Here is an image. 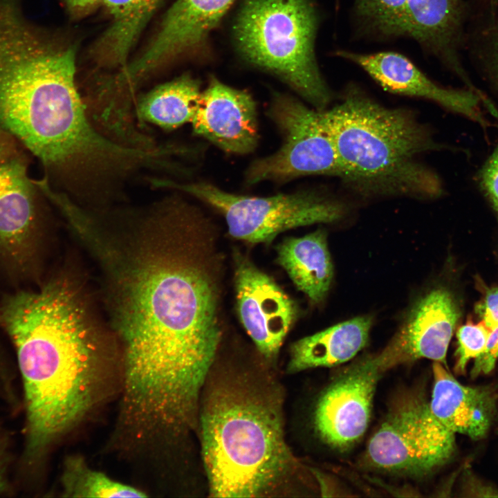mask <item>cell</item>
Here are the masks:
<instances>
[{
    "mask_svg": "<svg viewBox=\"0 0 498 498\" xmlns=\"http://www.w3.org/2000/svg\"><path fill=\"white\" fill-rule=\"evenodd\" d=\"M343 181L365 196L434 198L443 187L423 158L437 144L409 111L383 106L357 88L322 110Z\"/></svg>",
    "mask_w": 498,
    "mask_h": 498,
    "instance_id": "cell-4",
    "label": "cell"
},
{
    "mask_svg": "<svg viewBox=\"0 0 498 498\" xmlns=\"http://www.w3.org/2000/svg\"><path fill=\"white\" fill-rule=\"evenodd\" d=\"M479 181L498 217V145L481 168Z\"/></svg>",
    "mask_w": 498,
    "mask_h": 498,
    "instance_id": "cell-26",
    "label": "cell"
},
{
    "mask_svg": "<svg viewBox=\"0 0 498 498\" xmlns=\"http://www.w3.org/2000/svg\"><path fill=\"white\" fill-rule=\"evenodd\" d=\"M487 55L489 71L498 90V33L490 37Z\"/></svg>",
    "mask_w": 498,
    "mask_h": 498,
    "instance_id": "cell-29",
    "label": "cell"
},
{
    "mask_svg": "<svg viewBox=\"0 0 498 498\" xmlns=\"http://www.w3.org/2000/svg\"><path fill=\"white\" fill-rule=\"evenodd\" d=\"M434 385L430 409L448 430L481 439L490 427L496 412V398L492 389L461 384L443 364L434 362Z\"/></svg>",
    "mask_w": 498,
    "mask_h": 498,
    "instance_id": "cell-17",
    "label": "cell"
},
{
    "mask_svg": "<svg viewBox=\"0 0 498 498\" xmlns=\"http://www.w3.org/2000/svg\"><path fill=\"white\" fill-rule=\"evenodd\" d=\"M35 187L21 159L0 163V261L22 271L35 250Z\"/></svg>",
    "mask_w": 498,
    "mask_h": 498,
    "instance_id": "cell-15",
    "label": "cell"
},
{
    "mask_svg": "<svg viewBox=\"0 0 498 498\" xmlns=\"http://www.w3.org/2000/svg\"><path fill=\"white\" fill-rule=\"evenodd\" d=\"M267 116L277 127L282 142L275 153L249 165L244 175L246 184L282 183L308 175L341 178L337 151L322 111L295 97L277 93Z\"/></svg>",
    "mask_w": 498,
    "mask_h": 498,
    "instance_id": "cell-8",
    "label": "cell"
},
{
    "mask_svg": "<svg viewBox=\"0 0 498 498\" xmlns=\"http://www.w3.org/2000/svg\"><path fill=\"white\" fill-rule=\"evenodd\" d=\"M201 427L212 497L266 495L293 465L278 405L255 389L228 385L214 390L204 405Z\"/></svg>",
    "mask_w": 498,
    "mask_h": 498,
    "instance_id": "cell-5",
    "label": "cell"
},
{
    "mask_svg": "<svg viewBox=\"0 0 498 498\" xmlns=\"http://www.w3.org/2000/svg\"><path fill=\"white\" fill-rule=\"evenodd\" d=\"M190 122L195 134L225 152L246 154L257 146V113L253 98L216 77H211L201 93Z\"/></svg>",
    "mask_w": 498,
    "mask_h": 498,
    "instance_id": "cell-14",
    "label": "cell"
},
{
    "mask_svg": "<svg viewBox=\"0 0 498 498\" xmlns=\"http://www.w3.org/2000/svg\"><path fill=\"white\" fill-rule=\"evenodd\" d=\"M475 313L491 331L498 327V287H486Z\"/></svg>",
    "mask_w": 498,
    "mask_h": 498,
    "instance_id": "cell-27",
    "label": "cell"
},
{
    "mask_svg": "<svg viewBox=\"0 0 498 498\" xmlns=\"http://www.w3.org/2000/svg\"><path fill=\"white\" fill-rule=\"evenodd\" d=\"M75 75L73 48L48 44L18 4L0 3V127L81 196L122 176L134 151L94 127Z\"/></svg>",
    "mask_w": 498,
    "mask_h": 498,
    "instance_id": "cell-2",
    "label": "cell"
},
{
    "mask_svg": "<svg viewBox=\"0 0 498 498\" xmlns=\"http://www.w3.org/2000/svg\"><path fill=\"white\" fill-rule=\"evenodd\" d=\"M407 0H354V10L369 30L385 37L404 35Z\"/></svg>",
    "mask_w": 498,
    "mask_h": 498,
    "instance_id": "cell-24",
    "label": "cell"
},
{
    "mask_svg": "<svg viewBox=\"0 0 498 498\" xmlns=\"http://www.w3.org/2000/svg\"><path fill=\"white\" fill-rule=\"evenodd\" d=\"M7 133L0 127V163L13 157L15 153L14 145Z\"/></svg>",
    "mask_w": 498,
    "mask_h": 498,
    "instance_id": "cell-30",
    "label": "cell"
},
{
    "mask_svg": "<svg viewBox=\"0 0 498 498\" xmlns=\"http://www.w3.org/2000/svg\"><path fill=\"white\" fill-rule=\"evenodd\" d=\"M335 55L360 66L386 91L432 100L477 122L484 130L488 127V122L481 113L480 104L492 115L497 112L490 100L471 89L458 90L439 86L400 53L382 51L363 54L338 50Z\"/></svg>",
    "mask_w": 498,
    "mask_h": 498,
    "instance_id": "cell-13",
    "label": "cell"
},
{
    "mask_svg": "<svg viewBox=\"0 0 498 498\" xmlns=\"http://www.w3.org/2000/svg\"><path fill=\"white\" fill-rule=\"evenodd\" d=\"M154 185L181 191L210 205L223 216L232 237L252 243H269L291 228L337 221L345 212L337 200L312 190L259 197L230 193L205 182L182 184L156 178Z\"/></svg>",
    "mask_w": 498,
    "mask_h": 498,
    "instance_id": "cell-7",
    "label": "cell"
},
{
    "mask_svg": "<svg viewBox=\"0 0 498 498\" xmlns=\"http://www.w3.org/2000/svg\"><path fill=\"white\" fill-rule=\"evenodd\" d=\"M0 325L12 340L26 405V454L38 458L94 402L100 342L71 284L55 279L0 302Z\"/></svg>",
    "mask_w": 498,
    "mask_h": 498,
    "instance_id": "cell-3",
    "label": "cell"
},
{
    "mask_svg": "<svg viewBox=\"0 0 498 498\" xmlns=\"http://www.w3.org/2000/svg\"><path fill=\"white\" fill-rule=\"evenodd\" d=\"M66 1L71 8L84 10L102 1V0H66Z\"/></svg>",
    "mask_w": 498,
    "mask_h": 498,
    "instance_id": "cell-31",
    "label": "cell"
},
{
    "mask_svg": "<svg viewBox=\"0 0 498 498\" xmlns=\"http://www.w3.org/2000/svg\"><path fill=\"white\" fill-rule=\"evenodd\" d=\"M497 359L498 343L493 348L484 351L479 357L475 358L471 371V376L476 378L481 374H488L494 369Z\"/></svg>",
    "mask_w": 498,
    "mask_h": 498,
    "instance_id": "cell-28",
    "label": "cell"
},
{
    "mask_svg": "<svg viewBox=\"0 0 498 498\" xmlns=\"http://www.w3.org/2000/svg\"><path fill=\"white\" fill-rule=\"evenodd\" d=\"M371 319L353 318L294 342L290 351V372L333 367L352 359L367 343Z\"/></svg>",
    "mask_w": 498,
    "mask_h": 498,
    "instance_id": "cell-19",
    "label": "cell"
},
{
    "mask_svg": "<svg viewBox=\"0 0 498 498\" xmlns=\"http://www.w3.org/2000/svg\"><path fill=\"white\" fill-rule=\"evenodd\" d=\"M7 488L8 481L6 476L5 459L0 452V493L5 492Z\"/></svg>",
    "mask_w": 498,
    "mask_h": 498,
    "instance_id": "cell-32",
    "label": "cell"
},
{
    "mask_svg": "<svg viewBox=\"0 0 498 498\" xmlns=\"http://www.w3.org/2000/svg\"><path fill=\"white\" fill-rule=\"evenodd\" d=\"M491 331L483 321L478 324L468 321L458 329L455 353L456 373H463L469 360L477 358L484 352Z\"/></svg>",
    "mask_w": 498,
    "mask_h": 498,
    "instance_id": "cell-25",
    "label": "cell"
},
{
    "mask_svg": "<svg viewBox=\"0 0 498 498\" xmlns=\"http://www.w3.org/2000/svg\"><path fill=\"white\" fill-rule=\"evenodd\" d=\"M130 223L82 212L71 227L98 264L124 346V385L155 400L202 388L221 338L207 222L180 199Z\"/></svg>",
    "mask_w": 498,
    "mask_h": 498,
    "instance_id": "cell-1",
    "label": "cell"
},
{
    "mask_svg": "<svg viewBox=\"0 0 498 498\" xmlns=\"http://www.w3.org/2000/svg\"><path fill=\"white\" fill-rule=\"evenodd\" d=\"M463 0H407L404 35L443 60L465 83L474 86L458 59Z\"/></svg>",
    "mask_w": 498,
    "mask_h": 498,
    "instance_id": "cell-18",
    "label": "cell"
},
{
    "mask_svg": "<svg viewBox=\"0 0 498 498\" xmlns=\"http://www.w3.org/2000/svg\"><path fill=\"white\" fill-rule=\"evenodd\" d=\"M234 282L241 322L260 353L272 359L297 319V306L271 277L240 255Z\"/></svg>",
    "mask_w": 498,
    "mask_h": 498,
    "instance_id": "cell-11",
    "label": "cell"
},
{
    "mask_svg": "<svg viewBox=\"0 0 498 498\" xmlns=\"http://www.w3.org/2000/svg\"><path fill=\"white\" fill-rule=\"evenodd\" d=\"M201 93L198 80L182 75L146 94L138 102V116L165 129L178 128L191 122Z\"/></svg>",
    "mask_w": 498,
    "mask_h": 498,
    "instance_id": "cell-22",
    "label": "cell"
},
{
    "mask_svg": "<svg viewBox=\"0 0 498 498\" xmlns=\"http://www.w3.org/2000/svg\"><path fill=\"white\" fill-rule=\"evenodd\" d=\"M317 15L312 0H246L234 26L239 51L291 87L313 108L332 99L317 64Z\"/></svg>",
    "mask_w": 498,
    "mask_h": 498,
    "instance_id": "cell-6",
    "label": "cell"
},
{
    "mask_svg": "<svg viewBox=\"0 0 498 498\" xmlns=\"http://www.w3.org/2000/svg\"><path fill=\"white\" fill-rule=\"evenodd\" d=\"M64 496L72 497H144V492L93 470L77 457L66 461L62 477Z\"/></svg>",
    "mask_w": 498,
    "mask_h": 498,
    "instance_id": "cell-23",
    "label": "cell"
},
{
    "mask_svg": "<svg viewBox=\"0 0 498 498\" xmlns=\"http://www.w3.org/2000/svg\"><path fill=\"white\" fill-rule=\"evenodd\" d=\"M161 1L102 0L112 23L96 45L100 59L124 68L133 45Z\"/></svg>",
    "mask_w": 498,
    "mask_h": 498,
    "instance_id": "cell-21",
    "label": "cell"
},
{
    "mask_svg": "<svg viewBox=\"0 0 498 498\" xmlns=\"http://www.w3.org/2000/svg\"><path fill=\"white\" fill-rule=\"evenodd\" d=\"M456 448L455 434L432 414L420 395L400 398L371 438L367 463L408 475L427 474L447 463Z\"/></svg>",
    "mask_w": 498,
    "mask_h": 498,
    "instance_id": "cell-9",
    "label": "cell"
},
{
    "mask_svg": "<svg viewBox=\"0 0 498 498\" xmlns=\"http://www.w3.org/2000/svg\"><path fill=\"white\" fill-rule=\"evenodd\" d=\"M382 372L376 355L365 357L344 370L322 394L315 407L314 423L325 443L344 450L363 436Z\"/></svg>",
    "mask_w": 498,
    "mask_h": 498,
    "instance_id": "cell-10",
    "label": "cell"
},
{
    "mask_svg": "<svg viewBox=\"0 0 498 498\" xmlns=\"http://www.w3.org/2000/svg\"><path fill=\"white\" fill-rule=\"evenodd\" d=\"M235 0H176L144 53L129 64L142 77L158 66L203 44Z\"/></svg>",
    "mask_w": 498,
    "mask_h": 498,
    "instance_id": "cell-16",
    "label": "cell"
},
{
    "mask_svg": "<svg viewBox=\"0 0 498 498\" xmlns=\"http://www.w3.org/2000/svg\"><path fill=\"white\" fill-rule=\"evenodd\" d=\"M277 263L295 286L313 302L326 295L333 278V264L324 231L284 239L277 248Z\"/></svg>",
    "mask_w": 498,
    "mask_h": 498,
    "instance_id": "cell-20",
    "label": "cell"
},
{
    "mask_svg": "<svg viewBox=\"0 0 498 498\" xmlns=\"http://www.w3.org/2000/svg\"><path fill=\"white\" fill-rule=\"evenodd\" d=\"M460 315L448 289L430 290L416 302L398 332L376 355L382 369L421 358L445 366L447 351Z\"/></svg>",
    "mask_w": 498,
    "mask_h": 498,
    "instance_id": "cell-12",
    "label": "cell"
},
{
    "mask_svg": "<svg viewBox=\"0 0 498 498\" xmlns=\"http://www.w3.org/2000/svg\"><path fill=\"white\" fill-rule=\"evenodd\" d=\"M497 28H498V24H497Z\"/></svg>",
    "mask_w": 498,
    "mask_h": 498,
    "instance_id": "cell-33",
    "label": "cell"
}]
</instances>
